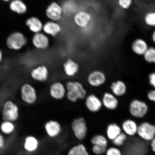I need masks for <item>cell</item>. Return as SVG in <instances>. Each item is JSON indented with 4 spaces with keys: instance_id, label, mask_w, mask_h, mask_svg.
Here are the masks:
<instances>
[{
    "instance_id": "obj_1",
    "label": "cell",
    "mask_w": 155,
    "mask_h": 155,
    "mask_svg": "<svg viewBox=\"0 0 155 155\" xmlns=\"http://www.w3.org/2000/svg\"><path fill=\"white\" fill-rule=\"evenodd\" d=\"M1 117L3 121L14 122L18 121L20 118V109L16 103L8 100L4 102L2 106Z\"/></svg>"
},
{
    "instance_id": "obj_2",
    "label": "cell",
    "mask_w": 155,
    "mask_h": 155,
    "mask_svg": "<svg viewBox=\"0 0 155 155\" xmlns=\"http://www.w3.org/2000/svg\"><path fill=\"white\" fill-rule=\"evenodd\" d=\"M67 96L70 99L78 101L84 99L87 95L86 88L81 82L76 81H69L65 84Z\"/></svg>"
},
{
    "instance_id": "obj_3",
    "label": "cell",
    "mask_w": 155,
    "mask_h": 155,
    "mask_svg": "<svg viewBox=\"0 0 155 155\" xmlns=\"http://www.w3.org/2000/svg\"><path fill=\"white\" fill-rule=\"evenodd\" d=\"M19 93L21 100L27 105H33L38 101L37 91L35 87L30 83H25L21 85Z\"/></svg>"
},
{
    "instance_id": "obj_4",
    "label": "cell",
    "mask_w": 155,
    "mask_h": 155,
    "mask_svg": "<svg viewBox=\"0 0 155 155\" xmlns=\"http://www.w3.org/2000/svg\"><path fill=\"white\" fill-rule=\"evenodd\" d=\"M28 42V40L24 34L20 32H15L8 37L6 45L9 50L17 51L22 49Z\"/></svg>"
},
{
    "instance_id": "obj_5",
    "label": "cell",
    "mask_w": 155,
    "mask_h": 155,
    "mask_svg": "<svg viewBox=\"0 0 155 155\" xmlns=\"http://www.w3.org/2000/svg\"><path fill=\"white\" fill-rule=\"evenodd\" d=\"M71 127L74 135L78 140L82 141L86 139L88 133V127L84 118L79 117L73 120Z\"/></svg>"
},
{
    "instance_id": "obj_6",
    "label": "cell",
    "mask_w": 155,
    "mask_h": 155,
    "mask_svg": "<svg viewBox=\"0 0 155 155\" xmlns=\"http://www.w3.org/2000/svg\"><path fill=\"white\" fill-rule=\"evenodd\" d=\"M137 134L143 140L150 141L155 137V125L143 122L138 126Z\"/></svg>"
},
{
    "instance_id": "obj_7",
    "label": "cell",
    "mask_w": 155,
    "mask_h": 155,
    "mask_svg": "<svg viewBox=\"0 0 155 155\" xmlns=\"http://www.w3.org/2000/svg\"><path fill=\"white\" fill-rule=\"evenodd\" d=\"M30 76L36 82H46L49 77V71L47 66L41 64L33 68L30 71Z\"/></svg>"
},
{
    "instance_id": "obj_8",
    "label": "cell",
    "mask_w": 155,
    "mask_h": 155,
    "mask_svg": "<svg viewBox=\"0 0 155 155\" xmlns=\"http://www.w3.org/2000/svg\"><path fill=\"white\" fill-rule=\"evenodd\" d=\"M67 90L65 84L60 81H55L50 85L48 92L51 97L57 101L62 100L66 96Z\"/></svg>"
},
{
    "instance_id": "obj_9",
    "label": "cell",
    "mask_w": 155,
    "mask_h": 155,
    "mask_svg": "<svg viewBox=\"0 0 155 155\" xmlns=\"http://www.w3.org/2000/svg\"><path fill=\"white\" fill-rule=\"evenodd\" d=\"M148 107L145 103L141 101L135 100L130 105L129 111L134 117L142 118L146 115L148 112Z\"/></svg>"
},
{
    "instance_id": "obj_10",
    "label": "cell",
    "mask_w": 155,
    "mask_h": 155,
    "mask_svg": "<svg viewBox=\"0 0 155 155\" xmlns=\"http://www.w3.org/2000/svg\"><path fill=\"white\" fill-rule=\"evenodd\" d=\"M106 80L105 74L99 70L91 71L87 75V78L88 84L94 88H98L103 86L105 84Z\"/></svg>"
},
{
    "instance_id": "obj_11",
    "label": "cell",
    "mask_w": 155,
    "mask_h": 155,
    "mask_svg": "<svg viewBox=\"0 0 155 155\" xmlns=\"http://www.w3.org/2000/svg\"><path fill=\"white\" fill-rule=\"evenodd\" d=\"M45 131L46 135L50 138H57L62 132V127L59 121L56 120H49L45 123Z\"/></svg>"
},
{
    "instance_id": "obj_12",
    "label": "cell",
    "mask_w": 155,
    "mask_h": 155,
    "mask_svg": "<svg viewBox=\"0 0 155 155\" xmlns=\"http://www.w3.org/2000/svg\"><path fill=\"white\" fill-rule=\"evenodd\" d=\"M84 99L85 106L89 111L96 113L101 110L103 107L101 99L96 94H89Z\"/></svg>"
},
{
    "instance_id": "obj_13",
    "label": "cell",
    "mask_w": 155,
    "mask_h": 155,
    "mask_svg": "<svg viewBox=\"0 0 155 155\" xmlns=\"http://www.w3.org/2000/svg\"><path fill=\"white\" fill-rule=\"evenodd\" d=\"M63 10L62 8L55 2H52L46 9V15L52 21H57L61 19Z\"/></svg>"
},
{
    "instance_id": "obj_14",
    "label": "cell",
    "mask_w": 155,
    "mask_h": 155,
    "mask_svg": "<svg viewBox=\"0 0 155 155\" xmlns=\"http://www.w3.org/2000/svg\"><path fill=\"white\" fill-rule=\"evenodd\" d=\"M40 146V141L35 136L28 135L25 137L23 141V148L28 153L32 154L36 152Z\"/></svg>"
},
{
    "instance_id": "obj_15",
    "label": "cell",
    "mask_w": 155,
    "mask_h": 155,
    "mask_svg": "<svg viewBox=\"0 0 155 155\" xmlns=\"http://www.w3.org/2000/svg\"><path fill=\"white\" fill-rule=\"evenodd\" d=\"M91 20V15L89 12L84 11L78 12L73 17V21L75 24L81 28H87Z\"/></svg>"
},
{
    "instance_id": "obj_16",
    "label": "cell",
    "mask_w": 155,
    "mask_h": 155,
    "mask_svg": "<svg viewBox=\"0 0 155 155\" xmlns=\"http://www.w3.org/2000/svg\"><path fill=\"white\" fill-rule=\"evenodd\" d=\"M32 42L34 47L38 50H46L50 45V40L48 36L41 32L35 34L32 39Z\"/></svg>"
},
{
    "instance_id": "obj_17",
    "label": "cell",
    "mask_w": 155,
    "mask_h": 155,
    "mask_svg": "<svg viewBox=\"0 0 155 155\" xmlns=\"http://www.w3.org/2000/svg\"><path fill=\"white\" fill-rule=\"evenodd\" d=\"M63 70L65 74L68 77H75L79 72L80 67L78 63L71 58L67 59L63 64Z\"/></svg>"
},
{
    "instance_id": "obj_18",
    "label": "cell",
    "mask_w": 155,
    "mask_h": 155,
    "mask_svg": "<svg viewBox=\"0 0 155 155\" xmlns=\"http://www.w3.org/2000/svg\"><path fill=\"white\" fill-rule=\"evenodd\" d=\"M103 106L110 110H115L118 106L119 101L116 96L112 93L106 92L103 94L101 99Z\"/></svg>"
},
{
    "instance_id": "obj_19",
    "label": "cell",
    "mask_w": 155,
    "mask_h": 155,
    "mask_svg": "<svg viewBox=\"0 0 155 155\" xmlns=\"http://www.w3.org/2000/svg\"><path fill=\"white\" fill-rule=\"evenodd\" d=\"M122 130L129 136L133 137L137 134L138 125L133 120L127 119L122 124Z\"/></svg>"
},
{
    "instance_id": "obj_20",
    "label": "cell",
    "mask_w": 155,
    "mask_h": 155,
    "mask_svg": "<svg viewBox=\"0 0 155 155\" xmlns=\"http://www.w3.org/2000/svg\"><path fill=\"white\" fill-rule=\"evenodd\" d=\"M43 30L46 34L55 37L61 32V28L55 21H51L46 22L43 25Z\"/></svg>"
},
{
    "instance_id": "obj_21",
    "label": "cell",
    "mask_w": 155,
    "mask_h": 155,
    "mask_svg": "<svg viewBox=\"0 0 155 155\" xmlns=\"http://www.w3.org/2000/svg\"><path fill=\"white\" fill-rule=\"evenodd\" d=\"M148 48L147 42L143 38L136 39L132 44L131 49L137 55H144Z\"/></svg>"
},
{
    "instance_id": "obj_22",
    "label": "cell",
    "mask_w": 155,
    "mask_h": 155,
    "mask_svg": "<svg viewBox=\"0 0 155 155\" xmlns=\"http://www.w3.org/2000/svg\"><path fill=\"white\" fill-rule=\"evenodd\" d=\"M26 24L31 31L35 34L40 32L43 30V24L40 19L36 17H30L27 19Z\"/></svg>"
},
{
    "instance_id": "obj_23",
    "label": "cell",
    "mask_w": 155,
    "mask_h": 155,
    "mask_svg": "<svg viewBox=\"0 0 155 155\" xmlns=\"http://www.w3.org/2000/svg\"><path fill=\"white\" fill-rule=\"evenodd\" d=\"M110 88L112 94L116 97L124 95L127 90L125 83L121 81H117L112 83Z\"/></svg>"
},
{
    "instance_id": "obj_24",
    "label": "cell",
    "mask_w": 155,
    "mask_h": 155,
    "mask_svg": "<svg viewBox=\"0 0 155 155\" xmlns=\"http://www.w3.org/2000/svg\"><path fill=\"white\" fill-rule=\"evenodd\" d=\"M121 128L115 123L109 124L106 129L107 138L112 141L122 133Z\"/></svg>"
},
{
    "instance_id": "obj_25",
    "label": "cell",
    "mask_w": 155,
    "mask_h": 155,
    "mask_svg": "<svg viewBox=\"0 0 155 155\" xmlns=\"http://www.w3.org/2000/svg\"><path fill=\"white\" fill-rule=\"evenodd\" d=\"M15 123L8 121H3L0 123V132L5 136L12 135L16 130Z\"/></svg>"
},
{
    "instance_id": "obj_26",
    "label": "cell",
    "mask_w": 155,
    "mask_h": 155,
    "mask_svg": "<svg viewBox=\"0 0 155 155\" xmlns=\"http://www.w3.org/2000/svg\"><path fill=\"white\" fill-rule=\"evenodd\" d=\"M9 7L11 11L18 14H24L27 11L26 5L21 0H12Z\"/></svg>"
},
{
    "instance_id": "obj_27",
    "label": "cell",
    "mask_w": 155,
    "mask_h": 155,
    "mask_svg": "<svg viewBox=\"0 0 155 155\" xmlns=\"http://www.w3.org/2000/svg\"><path fill=\"white\" fill-rule=\"evenodd\" d=\"M67 155H90L86 147L84 144L80 143L74 145L69 149Z\"/></svg>"
},
{
    "instance_id": "obj_28",
    "label": "cell",
    "mask_w": 155,
    "mask_h": 155,
    "mask_svg": "<svg viewBox=\"0 0 155 155\" xmlns=\"http://www.w3.org/2000/svg\"><path fill=\"white\" fill-rule=\"evenodd\" d=\"M92 145L107 147L108 141L107 137L101 134L94 135L91 137L90 140Z\"/></svg>"
},
{
    "instance_id": "obj_29",
    "label": "cell",
    "mask_w": 155,
    "mask_h": 155,
    "mask_svg": "<svg viewBox=\"0 0 155 155\" xmlns=\"http://www.w3.org/2000/svg\"><path fill=\"white\" fill-rule=\"evenodd\" d=\"M144 22L147 26L155 28V11L147 13L144 17Z\"/></svg>"
},
{
    "instance_id": "obj_30",
    "label": "cell",
    "mask_w": 155,
    "mask_h": 155,
    "mask_svg": "<svg viewBox=\"0 0 155 155\" xmlns=\"http://www.w3.org/2000/svg\"><path fill=\"white\" fill-rule=\"evenodd\" d=\"M144 58L145 61L149 63H155V48L150 47L145 52L144 55Z\"/></svg>"
},
{
    "instance_id": "obj_31",
    "label": "cell",
    "mask_w": 155,
    "mask_h": 155,
    "mask_svg": "<svg viewBox=\"0 0 155 155\" xmlns=\"http://www.w3.org/2000/svg\"><path fill=\"white\" fill-rule=\"evenodd\" d=\"M127 136L124 132H122L112 141L114 146L119 147L123 146L127 140Z\"/></svg>"
},
{
    "instance_id": "obj_32",
    "label": "cell",
    "mask_w": 155,
    "mask_h": 155,
    "mask_svg": "<svg viewBox=\"0 0 155 155\" xmlns=\"http://www.w3.org/2000/svg\"><path fill=\"white\" fill-rule=\"evenodd\" d=\"M107 147L92 145V151L93 153L96 155H103L105 154Z\"/></svg>"
},
{
    "instance_id": "obj_33",
    "label": "cell",
    "mask_w": 155,
    "mask_h": 155,
    "mask_svg": "<svg viewBox=\"0 0 155 155\" xmlns=\"http://www.w3.org/2000/svg\"><path fill=\"white\" fill-rule=\"evenodd\" d=\"M133 1V0H118V4L121 9L127 10L130 8Z\"/></svg>"
},
{
    "instance_id": "obj_34",
    "label": "cell",
    "mask_w": 155,
    "mask_h": 155,
    "mask_svg": "<svg viewBox=\"0 0 155 155\" xmlns=\"http://www.w3.org/2000/svg\"><path fill=\"white\" fill-rule=\"evenodd\" d=\"M105 155H123L122 153L118 147L115 146L107 148L105 152Z\"/></svg>"
},
{
    "instance_id": "obj_35",
    "label": "cell",
    "mask_w": 155,
    "mask_h": 155,
    "mask_svg": "<svg viewBox=\"0 0 155 155\" xmlns=\"http://www.w3.org/2000/svg\"><path fill=\"white\" fill-rule=\"evenodd\" d=\"M6 144V140L5 135L0 132V152L4 150Z\"/></svg>"
},
{
    "instance_id": "obj_36",
    "label": "cell",
    "mask_w": 155,
    "mask_h": 155,
    "mask_svg": "<svg viewBox=\"0 0 155 155\" xmlns=\"http://www.w3.org/2000/svg\"><path fill=\"white\" fill-rule=\"evenodd\" d=\"M150 84L155 88V72L153 73L149 76Z\"/></svg>"
},
{
    "instance_id": "obj_37",
    "label": "cell",
    "mask_w": 155,
    "mask_h": 155,
    "mask_svg": "<svg viewBox=\"0 0 155 155\" xmlns=\"http://www.w3.org/2000/svg\"><path fill=\"white\" fill-rule=\"evenodd\" d=\"M148 97L151 101L155 103V90L151 91L148 93Z\"/></svg>"
},
{
    "instance_id": "obj_38",
    "label": "cell",
    "mask_w": 155,
    "mask_h": 155,
    "mask_svg": "<svg viewBox=\"0 0 155 155\" xmlns=\"http://www.w3.org/2000/svg\"><path fill=\"white\" fill-rule=\"evenodd\" d=\"M150 147L153 152L155 153V137L150 141Z\"/></svg>"
},
{
    "instance_id": "obj_39",
    "label": "cell",
    "mask_w": 155,
    "mask_h": 155,
    "mask_svg": "<svg viewBox=\"0 0 155 155\" xmlns=\"http://www.w3.org/2000/svg\"><path fill=\"white\" fill-rule=\"evenodd\" d=\"M4 57V55L3 52L0 48V64L3 61Z\"/></svg>"
},
{
    "instance_id": "obj_40",
    "label": "cell",
    "mask_w": 155,
    "mask_h": 155,
    "mask_svg": "<svg viewBox=\"0 0 155 155\" xmlns=\"http://www.w3.org/2000/svg\"><path fill=\"white\" fill-rule=\"evenodd\" d=\"M151 38L153 42L155 44V30H154L152 32Z\"/></svg>"
},
{
    "instance_id": "obj_41",
    "label": "cell",
    "mask_w": 155,
    "mask_h": 155,
    "mask_svg": "<svg viewBox=\"0 0 155 155\" xmlns=\"http://www.w3.org/2000/svg\"><path fill=\"white\" fill-rule=\"evenodd\" d=\"M3 1L5 2H7L10 1H12V0H3Z\"/></svg>"
},
{
    "instance_id": "obj_42",
    "label": "cell",
    "mask_w": 155,
    "mask_h": 155,
    "mask_svg": "<svg viewBox=\"0 0 155 155\" xmlns=\"http://www.w3.org/2000/svg\"><path fill=\"white\" fill-rule=\"evenodd\" d=\"M0 104H1V100H0Z\"/></svg>"
},
{
    "instance_id": "obj_43",
    "label": "cell",
    "mask_w": 155,
    "mask_h": 155,
    "mask_svg": "<svg viewBox=\"0 0 155 155\" xmlns=\"http://www.w3.org/2000/svg\"><path fill=\"white\" fill-rule=\"evenodd\" d=\"M0 88H1V84H0Z\"/></svg>"
}]
</instances>
